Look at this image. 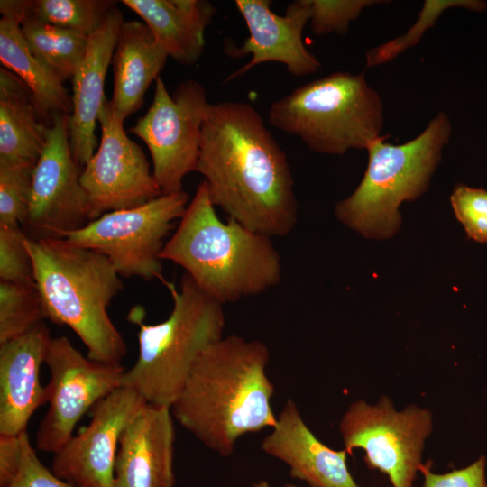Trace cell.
I'll return each mask as SVG.
<instances>
[{
    "label": "cell",
    "instance_id": "obj_8",
    "mask_svg": "<svg viewBox=\"0 0 487 487\" xmlns=\"http://www.w3.org/2000/svg\"><path fill=\"white\" fill-rule=\"evenodd\" d=\"M188 204L184 190L161 194L142 206L107 212L60 238L103 253L121 277L161 281L160 254Z\"/></svg>",
    "mask_w": 487,
    "mask_h": 487
},
{
    "label": "cell",
    "instance_id": "obj_33",
    "mask_svg": "<svg viewBox=\"0 0 487 487\" xmlns=\"http://www.w3.org/2000/svg\"><path fill=\"white\" fill-rule=\"evenodd\" d=\"M485 457L481 456L470 465L446 473H435L430 464L420 469L424 477L422 487H487L485 479Z\"/></svg>",
    "mask_w": 487,
    "mask_h": 487
},
{
    "label": "cell",
    "instance_id": "obj_22",
    "mask_svg": "<svg viewBox=\"0 0 487 487\" xmlns=\"http://www.w3.org/2000/svg\"><path fill=\"white\" fill-rule=\"evenodd\" d=\"M51 123L29 87L0 69V164L35 166Z\"/></svg>",
    "mask_w": 487,
    "mask_h": 487
},
{
    "label": "cell",
    "instance_id": "obj_21",
    "mask_svg": "<svg viewBox=\"0 0 487 487\" xmlns=\"http://www.w3.org/2000/svg\"><path fill=\"white\" fill-rule=\"evenodd\" d=\"M149 27L169 57L182 65H193L201 57L204 34L216 6L206 0H124Z\"/></svg>",
    "mask_w": 487,
    "mask_h": 487
},
{
    "label": "cell",
    "instance_id": "obj_31",
    "mask_svg": "<svg viewBox=\"0 0 487 487\" xmlns=\"http://www.w3.org/2000/svg\"><path fill=\"white\" fill-rule=\"evenodd\" d=\"M450 202L467 235L478 243H487V190L458 184Z\"/></svg>",
    "mask_w": 487,
    "mask_h": 487
},
{
    "label": "cell",
    "instance_id": "obj_11",
    "mask_svg": "<svg viewBox=\"0 0 487 487\" xmlns=\"http://www.w3.org/2000/svg\"><path fill=\"white\" fill-rule=\"evenodd\" d=\"M44 363L51 374L46 386L49 408L35 443L37 449L55 454L72 437L83 415L123 386L126 369L83 355L65 335L51 338Z\"/></svg>",
    "mask_w": 487,
    "mask_h": 487
},
{
    "label": "cell",
    "instance_id": "obj_24",
    "mask_svg": "<svg viewBox=\"0 0 487 487\" xmlns=\"http://www.w3.org/2000/svg\"><path fill=\"white\" fill-rule=\"evenodd\" d=\"M113 0H1L2 16L20 25L36 21L68 29L89 37L99 29L116 5Z\"/></svg>",
    "mask_w": 487,
    "mask_h": 487
},
{
    "label": "cell",
    "instance_id": "obj_4",
    "mask_svg": "<svg viewBox=\"0 0 487 487\" xmlns=\"http://www.w3.org/2000/svg\"><path fill=\"white\" fill-rule=\"evenodd\" d=\"M47 318L69 326L94 361L121 364L127 346L107 308L124 283L110 260L61 238H28Z\"/></svg>",
    "mask_w": 487,
    "mask_h": 487
},
{
    "label": "cell",
    "instance_id": "obj_6",
    "mask_svg": "<svg viewBox=\"0 0 487 487\" xmlns=\"http://www.w3.org/2000/svg\"><path fill=\"white\" fill-rule=\"evenodd\" d=\"M451 133L448 115L438 112L422 133L404 143L388 142L389 135L372 142L361 182L335 206L337 219L368 238L393 235L400 224V206L427 191Z\"/></svg>",
    "mask_w": 487,
    "mask_h": 487
},
{
    "label": "cell",
    "instance_id": "obj_29",
    "mask_svg": "<svg viewBox=\"0 0 487 487\" xmlns=\"http://www.w3.org/2000/svg\"><path fill=\"white\" fill-rule=\"evenodd\" d=\"M310 28L317 36L345 34L349 25L366 7L382 4L381 0H309Z\"/></svg>",
    "mask_w": 487,
    "mask_h": 487
},
{
    "label": "cell",
    "instance_id": "obj_14",
    "mask_svg": "<svg viewBox=\"0 0 487 487\" xmlns=\"http://www.w3.org/2000/svg\"><path fill=\"white\" fill-rule=\"evenodd\" d=\"M136 391L121 386L91 409V420L54 454L51 470L73 487H114L121 435L146 405Z\"/></svg>",
    "mask_w": 487,
    "mask_h": 487
},
{
    "label": "cell",
    "instance_id": "obj_10",
    "mask_svg": "<svg viewBox=\"0 0 487 487\" xmlns=\"http://www.w3.org/2000/svg\"><path fill=\"white\" fill-rule=\"evenodd\" d=\"M208 105L198 81L182 82L170 95L160 76L149 109L130 129L148 147L152 174L162 194L183 190L184 178L197 170Z\"/></svg>",
    "mask_w": 487,
    "mask_h": 487
},
{
    "label": "cell",
    "instance_id": "obj_5",
    "mask_svg": "<svg viewBox=\"0 0 487 487\" xmlns=\"http://www.w3.org/2000/svg\"><path fill=\"white\" fill-rule=\"evenodd\" d=\"M173 307L161 323H144V310L133 307L128 319L138 326V356L126 369L123 386L136 391L148 403L170 407L181 392L203 353L224 336L222 304L202 291L184 273L179 288L161 280Z\"/></svg>",
    "mask_w": 487,
    "mask_h": 487
},
{
    "label": "cell",
    "instance_id": "obj_2",
    "mask_svg": "<svg viewBox=\"0 0 487 487\" xmlns=\"http://www.w3.org/2000/svg\"><path fill=\"white\" fill-rule=\"evenodd\" d=\"M269 361L262 341L223 336L196 363L170 406L174 419L208 449L231 455L240 437L276 423Z\"/></svg>",
    "mask_w": 487,
    "mask_h": 487
},
{
    "label": "cell",
    "instance_id": "obj_25",
    "mask_svg": "<svg viewBox=\"0 0 487 487\" xmlns=\"http://www.w3.org/2000/svg\"><path fill=\"white\" fill-rule=\"evenodd\" d=\"M21 30L32 53L49 71L63 83L73 78L89 37L36 21L23 23Z\"/></svg>",
    "mask_w": 487,
    "mask_h": 487
},
{
    "label": "cell",
    "instance_id": "obj_26",
    "mask_svg": "<svg viewBox=\"0 0 487 487\" xmlns=\"http://www.w3.org/2000/svg\"><path fill=\"white\" fill-rule=\"evenodd\" d=\"M46 318L35 284L0 281V344L23 335Z\"/></svg>",
    "mask_w": 487,
    "mask_h": 487
},
{
    "label": "cell",
    "instance_id": "obj_3",
    "mask_svg": "<svg viewBox=\"0 0 487 487\" xmlns=\"http://www.w3.org/2000/svg\"><path fill=\"white\" fill-rule=\"evenodd\" d=\"M202 180L160 257L182 267L196 285L222 305L259 295L282 278L271 238L237 221H222Z\"/></svg>",
    "mask_w": 487,
    "mask_h": 487
},
{
    "label": "cell",
    "instance_id": "obj_9",
    "mask_svg": "<svg viewBox=\"0 0 487 487\" xmlns=\"http://www.w3.org/2000/svg\"><path fill=\"white\" fill-rule=\"evenodd\" d=\"M432 427L430 410L410 405L399 411L382 396L374 405L362 400L351 403L339 431L347 454L363 449L367 466L385 473L393 487H413Z\"/></svg>",
    "mask_w": 487,
    "mask_h": 487
},
{
    "label": "cell",
    "instance_id": "obj_32",
    "mask_svg": "<svg viewBox=\"0 0 487 487\" xmlns=\"http://www.w3.org/2000/svg\"><path fill=\"white\" fill-rule=\"evenodd\" d=\"M4 487H73L43 465L27 432L22 434V456L14 478Z\"/></svg>",
    "mask_w": 487,
    "mask_h": 487
},
{
    "label": "cell",
    "instance_id": "obj_27",
    "mask_svg": "<svg viewBox=\"0 0 487 487\" xmlns=\"http://www.w3.org/2000/svg\"><path fill=\"white\" fill-rule=\"evenodd\" d=\"M453 7H464L482 12L487 5L479 0H426L418 18L403 35L372 48L366 52V66L371 68L389 62L418 43L425 32L434 26L440 15L446 9Z\"/></svg>",
    "mask_w": 487,
    "mask_h": 487
},
{
    "label": "cell",
    "instance_id": "obj_19",
    "mask_svg": "<svg viewBox=\"0 0 487 487\" xmlns=\"http://www.w3.org/2000/svg\"><path fill=\"white\" fill-rule=\"evenodd\" d=\"M124 22L122 12L115 5L99 29L89 36L85 57L72 78V112L69 115L68 130L73 157L82 168L97 146L95 129L106 101V71Z\"/></svg>",
    "mask_w": 487,
    "mask_h": 487
},
{
    "label": "cell",
    "instance_id": "obj_17",
    "mask_svg": "<svg viewBox=\"0 0 487 487\" xmlns=\"http://www.w3.org/2000/svg\"><path fill=\"white\" fill-rule=\"evenodd\" d=\"M51 338L41 322L0 344V436L27 432L32 414L47 403L40 376Z\"/></svg>",
    "mask_w": 487,
    "mask_h": 487
},
{
    "label": "cell",
    "instance_id": "obj_16",
    "mask_svg": "<svg viewBox=\"0 0 487 487\" xmlns=\"http://www.w3.org/2000/svg\"><path fill=\"white\" fill-rule=\"evenodd\" d=\"M174 444L170 407L147 402L121 435L114 487H174Z\"/></svg>",
    "mask_w": 487,
    "mask_h": 487
},
{
    "label": "cell",
    "instance_id": "obj_35",
    "mask_svg": "<svg viewBox=\"0 0 487 487\" xmlns=\"http://www.w3.org/2000/svg\"><path fill=\"white\" fill-rule=\"evenodd\" d=\"M253 487H273V486L266 480H260V481L255 482L253 484ZM280 487H299V486L293 483H286Z\"/></svg>",
    "mask_w": 487,
    "mask_h": 487
},
{
    "label": "cell",
    "instance_id": "obj_23",
    "mask_svg": "<svg viewBox=\"0 0 487 487\" xmlns=\"http://www.w3.org/2000/svg\"><path fill=\"white\" fill-rule=\"evenodd\" d=\"M0 60L29 87L47 117L71 114L72 96L63 82L32 53L20 23L6 16L0 19Z\"/></svg>",
    "mask_w": 487,
    "mask_h": 487
},
{
    "label": "cell",
    "instance_id": "obj_28",
    "mask_svg": "<svg viewBox=\"0 0 487 487\" xmlns=\"http://www.w3.org/2000/svg\"><path fill=\"white\" fill-rule=\"evenodd\" d=\"M33 169L32 165L0 164V225L25 224Z\"/></svg>",
    "mask_w": 487,
    "mask_h": 487
},
{
    "label": "cell",
    "instance_id": "obj_13",
    "mask_svg": "<svg viewBox=\"0 0 487 487\" xmlns=\"http://www.w3.org/2000/svg\"><path fill=\"white\" fill-rule=\"evenodd\" d=\"M98 123L97 151L80 174L91 221L110 211L142 206L162 194L142 149L128 137L110 100L103 105Z\"/></svg>",
    "mask_w": 487,
    "mask_h": 487
},
{
    "label": "cell",
    "instance_id": "obj_12",
    "mask_svg": "<svg viewBox=\"0 0 487 487\" xmlns=\"http://www.w3.org/2000/svg\"><path fill=\"white\" fill-rule=\"evenodd\" d=\"M68 123L69 115H51L43 150L33 169L24 224L35 234L30 238H60L91 221L80 167L69 144Z\"/></svg>",
    "mask_w": 487,
    "mask_h": 487
},
{
    "label": "cell",
    "instance_id": "obj_30",
    "mask_svg": "<svg viewBox=\"0 0 487 487\" xmlns=\"http://www.w3.org/2000/svg\"><path fill=\"white\" fill-rule=\"evenodd\" d=\"M28 238L20 226L0 225V281L35 284Z\"/></svg>",
    "mask_w": 487,
    "mask_h": 487
},
{
    "label": "cell",
    "instance_id": "obj_1",
    "mask_svg": "<svg viewBox=\"0 0 487 487\" xmlns=\"http://www.w3.org/2000/svg\"><path fill=\"white\" fill-rule=\"evenodd\" d=\"M196 171L229 218L271 238L294 229L298 202L287 156L251 104L209 103Z\"/></svg>",
    "mask_w": 487,
    "mask_h": 487
},
{
    "label": "cell",
    "instance_id": "obj_34",
    "mask_svg": "<svg viewBox=\"0 0 487 487\" xmlns=\"http://www.w3.org/2000/svg\"><path fill=\"white\" fill-rule=\"evenodd\" d=\"M21 456L22 434L0 436V487L5 486L14 478L19 470Z\"/></svg>",
    "mask_w": 487,
    "mask_h": 487
},
{
    "label": "cell",
    "instance_id": "obj_20",
    "mask_svg": "<svg viewBox=\"0 0 487 487\" xmlns=\"http://www.w3.org/2000/svg\"><path fill=\"white\" fill-rule=\"evenodd\" d=\"M168 57L144 23H123L111 62L114 91L110 100L121 121L142 106L146 90L161 76Z\"/></svg>",
    "mask_w": 487,
    "mask_h": 487
},
{
    "label": "cell",
    "instance_id": "obj_36",
    "mask_svg": "<svg viewBox=\"0 0 487 487\" xmlns=\"http://www.w3.org/2000/svg\"><path fill=\"white\" fill-rule=\"evenodd\" d=\"M357 487H359V486H357Z\"/></svg>",
    "mask_w": 487,
    "mask_h": 487
},
{
    "label": "cell",
    "instance_id": "obj_18",
    "mask_svg": "<svg viewBox=\"0 0 487 487\" xmlns=\"http://www.w3.org/2000/svg\"><path fill=\"white\" fill-rule=\"evenodd\" d=\"M261 448L285 464L293 479L310 487L358 486L347 466V452L322 443L307 426L291 399L286 400Z\"/></svg>",
    "mask_w": 487,
    "mask_h": 487
},
{
    "label": "cell",
    "instance_id": "obj_15",
    "mask_svg": "<svg viewBox=\"0 0 487 487\" xmlns=\"http://www.w3.org/2000/svg\"><path fill=\"white\" fill-rule=\"evenodd\" d=\"M234 4L246 23L249 36L238 47L226 46L225 52L234 58L251 55V59L227 76L225 82L266 62L280 63L297 77L320 69V61L306 48L302 39L303 30L310 18L309 0L291 2L283 15H278L271 9L270 0H235Z\"/></svg>",
    "mask_w": 487,
    "mask_h": 487
},
{
    "label": "cell",
    "instance_id": "obj_7",
    "mask_svg": "<svg viewBox=\"0 0 487 487\" xmlns=\"http://www.w3.org/2000/svg\"><path fill=\"white\" fill-rule=\"evenodd\" d=\"M268 119L315 152L344 155L382 136L384 107L363 73L335 71L274 101Z\"/></svg>",
    "mask_w": 487,
    "mask_h": 487
}]
</instances>
